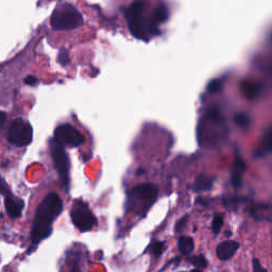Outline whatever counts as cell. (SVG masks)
<instances>
[{"instance_id":"6da1fadb","label":"cell","mask_w":272,"mask_h":272,"mask_svg":"<svg viewBox=\"0 0 272 272\" xmlns=\"http://www.w3.org/2000/svg\"><path fill=\"white\" fill-rule=\"evenodd\" d=\"M63 202L58 194L49 193L38 206L31 229V245L28 253H31L40 241L52 234V223L62 213Z\"/></svg>"},{"instance_id":"7a4b0ae2","label":"cell","mask_w":272,"mask_h":272,"mask_svg":"<svg viewBox=\"0 0 272 272\" xmlns=\"http://www.w3.org/2000/svg\"><path fill=\"white\" fill-rule=\"evenodd\" d=\"M149 6L148 0H135L125 11V18L128 20L131 34L134 38L146 41L159 33L158 26L153 23L151 16H146Z\"/></svg>"},{"instance_id":"3957f363","label":"cell","mask_w":272,"mask_h":272,"mask_svg":"<svg viewBox=\"0 0 272 272\" xmlns=\"http://www.w3.org/2000/svg\"><path fill=\"white\" fill-rule=\"evenodd\" d=\"M50 23L55 30H72L83 24V17L74 5L61 3L55 8Z\"/></svg>"},{"instance_id":"277c9868","label":"cell","mask_w":272,"mask_h":272,"mask_svg":"<svg viewBox=\"0 0 272 272\" xmlns=\"http://www.w3.org/2000/svg\"><path fill=\"white\" fill-rule=\"evenodd\" d=\"M71 219L76 228L81 232H88L97 225L95 215L89 210L88 205L82 200H76L71 210Z\"/></svg>"},{"instance_id":"5b68a950","label":"cell","mask_w":272,"mask_h":272,"mask_svg":"<svg viewBox=\"0 0 272 272\" xmlns=\"http://www.w3.org/2000/svg\"><path fill=\"white\" fill-rule=\"evenodd\" d=\"M50 153L52 156V161L54 164V168L57 170L60 179L63 184L65 185L66 191L69 190V156L65 151V147L58 144L52 138L49 142Z\"/></svg>"},{"instance_id":"8992f818","label":"cell","mask_w":272,"mask_h":272,"mask_svg":"<svg viewBox=\"0 0 272 272\" xmlns=\"http://www.w3.org/2000/svg\"><path fill=\"white\" fill-rule=\"evenodd\" d=\"M33 137V129L30 123L24 121L22 118L15 119L10 127L8 133V141L17 146V147H24L29 145Z\"/></svg>"},{"instance_id":"52a82bcc","label":"cell","mask_w":272,"mask_h":272,"mask_svg":"<svg viewBox=\"0 0 272 272\" xmlns=\"http://www.w3.org/2000/svg\"><path fill=\"white\" fill-rule=\"evenodd\" d=\"M53 139L63 147H79L84 143V136L73 125L64 123L55 129Z\"/></svg>"},{"instance_id":"ba28073f","label":"cell","mask_w":272,"mask_h":272,"mask_svg":"<svg viewBox=\"0 0 272 272\" xmlns=\"http://www.w3.org/2000/svg\"><path fill=\"white\" fill-rule=\"evenodd\" d=\"M4 206L6 213L11 216V218H18L23 214L25 202L22 199L14 196V194L12 193L4 197Z\"/></svg>"},{"instance_id":"9c48e42d","label":"cell","mask_w":272,"mask_h":272,"mask_svg":"<svg viewBox=\"0 0 272 272\" xmlns=\"http://www.w3.org/2000/svg\"><path fill=\"white\" fill-rule=\"evenodd\" d=\"M239 248V243L232 240H227L221 242L216 250L218 259L221 261H228L237 252Z\"/></svg>"},{"instance_id":"30bf717a","label":"cell","mask_w":272,"mask_h":272,"mask_svg":"<svg viewBox=\"0 0 272 272\" xmlns=\"http://www.w3.org/2000/svg\"><path fill=\"white\" fill-rule=\"evenodd\" d=\"M132 194L141 200H155L157 194V188L153 184H143L134 187Z\"/></svg>"},{"instance_id":"8fae6325","label":"cell","mask_w":272,"mask_h":272,"mask_svg":"<svg viewBox=\"0 0 272 272\" xmlns=\"http://www.w3.org/2000/svg\"><path fill=\"white\" fill-rule=\"evenodd\" d=\"M241 90L248 99H255L262 92V85L254 81H245L241 84Z\"/></svg>"},{"instance_id":"7c38bea8","label":"cell","mask_w":272,"mask_h":272,"mask_svg":"<svg viewBox=\"0 0 272 272\" xmlns=\"http://www.w3.org/2000/svg\"><path fill=\"white\" fill-rule=\"evenodd\" d=\"M246 169V164L241 158L237 157L232 167V183L235 187H239L241 185L242 173Z\"/></svg>"},{"instance_id":"4fadbf2b","label":"cell","mask_w":272,"mask_h":272,"mask_svg":"<svg viewBox=\"0 0 272 272\" xmlns=\"http://www.w3.org/2000/svg\"><path fill=\"white\" fill-rule=\"evenodd\" d=\"M151 18L156 26L167 22L169 18V9L165 4H159L151 12Z\"/></svg>"},{"instance_id":"5bb4252c","label":"cell","mask_w":272,"mask_h":272,"mask_svg":"<svg viewBox=\"0 0 272 272\" xmlns=\"http://www.w3.org/2000/svg\"><path fill=\"white\" fill-rule=\"evenodd\" d=\"M214 183V178L207 177V176H200L196 182L194 184V192H203L210 190Z\"/></svg>"},{"instance_id":"9a60e30c","label":"cell","mask_w":272,"mask_h":272,"mask_svg":"<svg viewBox=\"0 0 272 272\" xmlns=\"http://www.w3.org/2000/svg\"><path fill=\"white\" fill-rule=\"evenodd\" d=\"M178 246H179L180 251L183 254H190L194 251V240L191 238V237L182 236L179 239Z\"/></svg>"},{"instance_id":"2e32d148","label":"cell","mask_w":272,"mask_h":272,"mask_svg":"<svg viewBox=\"0 0 272 272\" xmlns=\"http://www.w3.org/2000/svg\"><path fill=\"white\" fill-rule=\"evenodd\" d=\"M234 120L235 123L241 129H246L250 125V117L246 113H236Z\"/></svg>"},{"instance_id":"e0dca14e","label":"cell","mask_w":272,"mask_h":272,"mask_svg":"<svg viewBox=\"0 0 272 272\" xmlns=\"http://www.w3.org/2000/svg\"><path fill=\"white\" fill-rule=\"evenodd\" d=\"M262 147L267 151H272V127L267 129L264 133L262 138Z\"/></svg>"},{"instance_id":"ac0fdd59","label":"cell","mask_w":272,"mask_h":272,"mask_svg":"<svg viewBox=\"0 0 272 272\" xmlns=\"http://www.w3.org/2000/svg\"><path fill=\"white\" fill-rule=\"evenodd\" d=\"M191 263L197 268H204L207 266V261L203 255H194L191 259Z\"/></svg>"},{"instance_id":"d6986e66","label":"cell","mask_w":272,"mask_h":272,"mask_svg":"<svg viewBox=\"0 0 272 272\" xmlns=\"http://www.w3.org/2000/svg\"><path fill=\"white\" fill-rule=\"evenodd\" d=\"M12 193L11 191V188L9 187L8 183L5 182L4 179L0 176V194H1V196L5 197V196H8V194H10Z\"/></svg>"},{"instance_id":"ffe728a7","label":"cell","mask_w":272,"mask_h":272,"mask_svg":"<svg viewBox=\"0 0 272 272\" xmlns=\"http://www.w3.org/2000/svg\"><path fill=\"white\" fill-rule=\"evenodd\" d=\"M222 223H223L222 215H220V214L215 215L214 220H213V230H214V232L216 234H217L220 231V229L222 227Z\"/></svg>"},{"instance_id":"44dd1931","label":"cell","mask_w":272,"mask_h":272,"mask_svg":"<svg viewBox=\"0 0 272 272\" xmlns=\"http://www.w3.org/2000/svg\"><path fill=\"white\" fill-rule=\"evenodd\" d=\"M221 86H222V84L219 80H214L210 83V84H208L207 90L210 93H217L221 89Z\"/></svg>"},{"instance_id":"7402d4cb","label":"cell","mask_w":272,"mask_h":272,"mask_svg":"<svg viewBox=\"0 0 272 272\" xmlns=\"http://www.w3.org/2000/svg\"><path fill=\"white\" fill-rule=\"evenodd\" d=\"M151 250H152V253L155 255H161L164 250V243L161 241H155L151 246Z\"/></svg>"},{"instance_id":"603a6c76","label":"cell","mask_w":272,"mask_h":272,"mask_svg":"<svg viewBox=\"0 0 272 272\" xmlns=\"http://www.w3.org/2000/svg\"><path fill=\"white\" fill-rule=\"evenodd\" d=\"M58 61H59V63H61L62 65H66L69 63V55L65 49L60 51V53L58 55Z\"/></svg>"},{"instance_id":"cb8c5ba5","label":"cell","mask_w":272,"mask_h":272,"mask_svg":"<svg viewBox=\"0 0 272 272\" xmlns=\"http://www.w3.org/2000/svg\"><path fill=\"white\" fill-rule=\"evenodd\" d=\"M37 82H38V79L34 76H28L25 79V83L28 85H34L37 84Z\"/></svg>"},{"instance_id":"d4e9b609","label":"cell","mask_w":272,"mask_h":272,"mask_svg":"<svg viewBox=\"0 0 272 272\" xmlns=\"http://www.w3.org/2000/svg\"><path fill=\"white\" fill-rule=\"evenodd\" d=\"M253 267H254V271L255 272H267L266 270H265L263 267H262V265L261 263L257 261L256 259L253 261Z\"/></svg>"},{"instance_id":"484cf974","label":"cell","mask_w":272,"mask_h":272,"mask_svg":"<svg viewBox=\"0 0 272 272\" xmlns=\"http://www.w3.org/2000/svg\"><path fill=\"white\" fill-rule=\"evenodd\" d=\"M6 122V113L5 112L0 111V130H1Z\"/></svg>"},{"instance_id":"4316f807","label":"cell","mask_w":272,"mask_h":272,"mask_svg":"<svg viewBox=\"0 0 272 272\" xmlns=\"http://www.w3.org/2000/svg\"><path fill=\"white\" fill-rule=\"evenodd\" d=\"M185 221H186V218H184V219L182 218V219H181V220L178 222V225H177V231H180V230L182 229V227H184Z\"/></svg>"},{"instance_id":"83f0119b","label":"cell","mask_w":272,"mask_h":272,"mask_svg":"<svg viewBox=\"0 0 272 272\" xmlns=\"http://www.w3.org/2000/svg\"><path fill=\"white\" fill-rule=\"evenodd\" d=\"M69 272H81V270L79 269L78 265H73V266L69 268Z\"/></svg>"},{"instance_id":"f1b7e54d","label":"cell","mask_w":272,"mask_h":272,"mask_svg":"<svg viewBox=\"0 0 272 272\" xmlns=\"http://www.w3.org/2000/svg\"><path fill=\"white\" fill-rule=\"evenodd\" d=\"M192 272H202L200 269H194Z\"/></svg>"},{"instance_id":"f546056e","label":"cell","mask_w":272,"mask_h":272,"mask_svg":"<svg viewBox=\"0 0 272 272\" xmlns=\"http://www.w3.org/2000/svg\"><path fill=\"white\" fill-rule=\"evenodd\" d=\"M271 39H272V36H271Z\"/></svg>"}]
</instances>
